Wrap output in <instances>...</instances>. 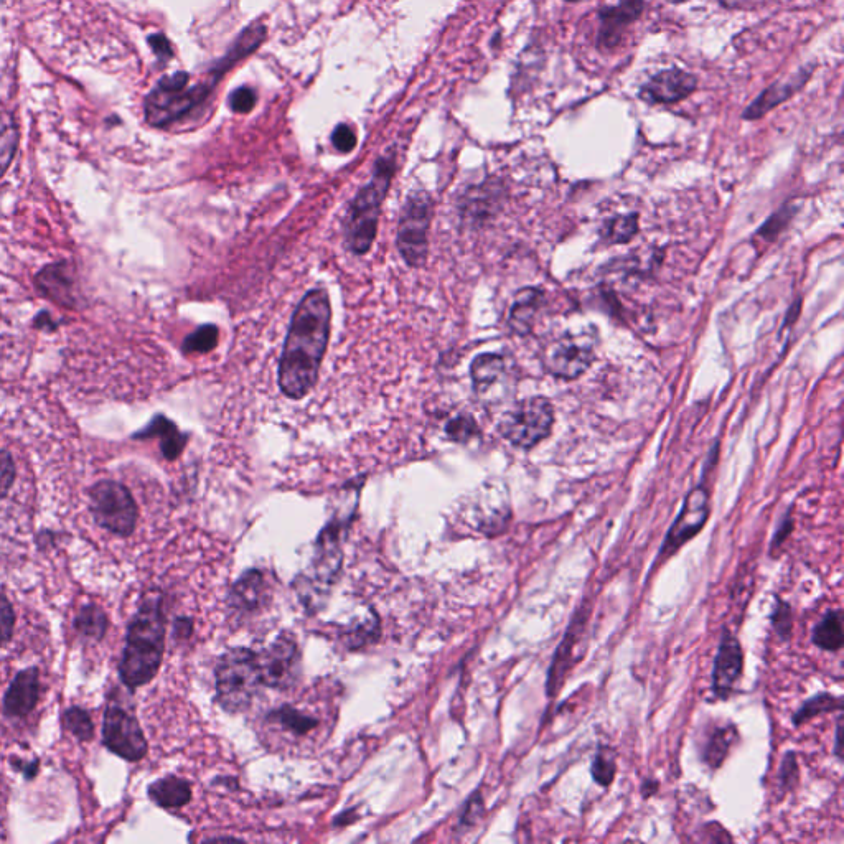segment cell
Wrapping results in <instances>:
<instances>
[{
  "label": "cell",
  "instance_id": "obj_1",
  "mask_svg": "<svg viewBox=\"0 0 844 844\" xmlns=\"http://www.w3.org/2000/svg\"><path fill=\"white\" fill-rule=\"evenodd\" d=\"M332 307L322 289L310 291L292 317L279 365V386L287 398L302 399L319 378L329 343Z\"/></svg>",
  "mask_w": 844,
  "mask_h": 844
},
{
  "label": "cell",
  "instance_id": "obj_2",
  "mask_svg": "<svg viewBox=\"0 0 844 844\" xmlns=\"http://www.w3.org/2000/svg\"><path fill=\"white\" fill-rule=\"evenodd\" d=\"M165 648V617L160 597L141 605L127 632L122 653L121 678L129 688H139L157 675Z\"/></svg>",
  "mask_w": 844,
  "mask_h": 844
},
{
  "label": "cell",
  "instance_id": "obj_3",
  "mask_svg": "<svg viewBox=\"0 0 844 844\" xmlns=\"http://www.w3.org/2000/svg\"><path fill=\"white\" fill-rule=\"evenodd\" d=\"M394 169H396V164L393 157H383L378 160L375 174L370 182L358 192L350 205L347 223H345V235H347L348 246L355 254H365L375 241L378 216L390 188Z\"/></svg>",
  "mask_w": 844,
  "mask_h": 844
},
{
  "label": "cell",
  "instance_id": "obj_4",
  "mask_svg": "<svg viewBox=\"0 0 844 844\" xmlns=\"http://www.w3.org/2000/svg\"><path fill=\"white\" fill-rule=\"evenodd\" d=\"M190 76L188 73H175L172 76H164L155 86L154 91L146 99L147 121L155 127H167L180 119L187 118L192 114L193 109L207 103L208 96L215 90L216 83L220 81L218 76L210 71L208 80L198 85L188 86Z\"/></svg>",
  "mask_w": 844,
  "mask_h": 844
},
{
  "label": "cell",
  "instance_id": "obj_5",
  "mask_svg": "<svg viewBox=\"0 0 844 844\" xmlns=\"http://www.w3.org/2000/svg\"><path fill=\"white\" fill-rule=\"evenodd\" d=\"M261 686L258 653L249 648H233L221 657L216 668V696L221 708L230 713L246 711Z\"/></svg>",
  "mask_w": 844,
  "mask_h": 844
},
{
  "label": "cell",
  "instance_id": "obj_6",
  "mask_svg": "<svg viewBox=\"0 0 844 844\" xmlns=\"http://www.w3.org/2000/svg\"><path fill=\"white\" fill-rule=\"evenodd\" d=\"M553 404L546 398H530L516 404L500 422V432L520 449H531L553 431Z\"/></svg>",
  "mask_w": 844,
  "mask_h": 844
},
{
  "label": "cell",
  "instance_id": "obj_7",
  "mask_svg": "<svg viewBox=\"0 0 844 844\" xmlns=\"http://www.w3.org/2000/svg\"><path fill=\"white\" fill-rule=\"evenodd\" d=\"M90 502L93 518L104 530L129 536L136 528L139 510L131 492L121 483L113 480L96 483L91 488Z\"/></svg>",
  "mask_w": 844,
  "mask_h": 844
},
{
  "label": "cell",
  "instance_id": "obj_8",
  "mask_svg": "<svg viewBox=\"0 0 844 844\" xmlns=\"http://www.w3.org/2000/svg\"><path fill=\"white\" fill-rule=\"evenodd\" d=\"M431 208V198L422 192L411 193L404 203L399 220L398 246L409 266H419L426 259Z\"/></svg>",
  "mask_w": 844,
  "mask_h": 844
},
{
  "label": "cell",
  "instance_id": "obj_9",
  "mask_svg": "<svg viewBox=\"0 0 844 844\" xmlns=\"http://www.w3.org/2000/svg\"><path fill=\"white\" fill-rule=\"evenodd\" d=\"M258 662L263 685L274 690H289L296 686L301 676V650L287 633H282L271 647L258 653Z\"/></svg>",
  "mask_w": 844,
  "mask_h": 844
},
{
  "label": "cell",
  "instance_id": "obj_10",
  "mask_svg": "<svg viewBox=\"0 0 844 844\" xmlns=\"http://www.w3.org/2000/svg\"><path fill=\"white\" fill-rule=\"evenodd\" d=\"M709 513H711L709 490L704 485H698L688 493L680 515L676 516L670 531L666 533L658 559L665 561L671 558L678 549L683 548L688 541L693 540L694 536L699 535L708 521Z\"/></svg>",
  "mask_w": 844,
  "mask_h": 844
},
{
  "label": "cell",
  "instance_id": "obj_11",
  "mask_svg": "<svg viewBox=\"0 0 844 844\" xmlns=\"http://www.w3.org/2000/svg\"><path fill=\"white\" fill-rule=\"evenodd\" d=\"M104 746L122 759L137 762L147 754V742L141 726L132 714L119 706H109L104 714Z\"/></svg>",
  "mask_w": 844,
  "mask_h": 844
},
{
  "label": "cell",
  "instance_id": "obj_12",
  "mask_svg": "<svg viewBox=\"0 0 844 844\" xmlns=\"http://www.w3.org/2000/svg\"><path fill=\"white\" fill-rule=\"evenodd\" d=\"M596 353L587 337H561L544 350L543 362L551 375L574 380L589 370Z\"/></svg>",
  "mask_w": 844,
  "mask_h": 844
},
{
  "label": "cell",
  "instance_id": "obj_13",
  "mask_svg": "<svg viewBox=\"0 0 844 844\" xmlns=\"http://www.w3.org/2000/svg\"><path fill=\"white\" fill-rule=\"evenodd\" d=\"M698 90V76L673 66L650 76L638 90V98L650 106H671L690 98Z\"/></svg>",
  "mask_w": 844,
  "mask_h": 844
},
{
  "label": "cell",
  "instance_id": "obj_14",
  "mask_svg": "<svg viewBox=\"0 0 844 844\" xmlns=\"http://www.w3.org/2000/svg\"><path fill=\"white\" fill-rule=\"evenodd\" d=\"M591 614V607L582 605L577 609L571 624H569L563 642L559 643L558 650L554 653L553 663L549 666L548 681H546V693L549 698H554L563 688L564 681L568 678L569 670L579 662L577 650L581 647V640L586 635L587 620Z\"/></svg>",
  "mask_w": 844,
  "mask_h": 844
},
{
  "label": "cell",
  "instance_id": "obj_15",
  "mask_svg": "<svg viewBox=\"0 0 844 844\" xmlns=\"http://www.w3.org/2000/svg\"><path fill=\"white\" fill-rule=\"evenodd\" d=\"M645 10V0H619L615 5H604L597 12L596 47L601 52H612L619 47L627 30L640 20Z\"/></svg>",
  "mask_w": 844,
  "mask_h": 844
},
{
  "label": "cell",
  "instance_id": "obj_16",
  "mask_svg": "<svg viewBox=\"0 0 844 844\" xmlns=\"http://www.w3.org/2000/svg\"><path fill=\"white\" fill-rule=\"evenodd\" d=\"M815 70V65L802 66L800 70L795 71L788 78L774 81L772 85L760 91L759 96L754 101L749 103V106L742 113V119L744 121H760L764 116L772 113L775 108L787 103L788 99H792L795 94L800 93L805 88Z\"/></svg>",
  "mask_w": 844,
  "mask_h": 844
},
{
  "label": "cell",
  "instance_id": "obj_17",
  "mask_svg": "<svg viewBox=\"0 0 844 844\" xmlns=\"http://www.w3.org/2000/svg\"><path fill=\"white\" fill-rule=\"evenodd\" d=\"M744 671V650L734 633L724 629L714 660L713 693L718 699H729Z\"/></svg>",
  "mask_w": 844,
  "mask_h": 844
},
{
  "label": "cell",
  "instance_id": "obj_18",
  "mask_svg": "<svg viewBox=\"0 0 844 844\" xmlns=\"http://www.w3.org/2000/svg\"><path fill=\"white\" fill-rule=\"evenodd\" d=\"M40 694V681L38 671L35 668L20 671L12 681L9 691L5 693L4 708L9 716H25L29 714L38 703Z\"/></svg>",
  "mask_w": 844,
  "mask_h": 844
},
{
  "label": "cell",
  "instance_id": "obj_19",
  "mask_svg": "<svg viewBox=\"0 0 844 844\" xmlns=\"http://www.w3.org/2000/svg\"><path fill=\"white\" fill-rule=\"evenodd\" d=\"M474 388L480 396H490L495 388L507 386L508 366L505 358L495 353H485L475 358L470 368Z\"/></svg>",
  "mask_w": 844,
  "mask_h": 844
},
{
  "label": "cell",
  "instance_id": "obj_20",
  "mask_svg": "<svg viewBox=\"0 0 844 844\" xmlns=\"http://www.w3.org/2000/svg\"><path fill=\"white\" fill-rule=\"evenodd\" d=\"M269 597V581L258 569L248 571L231 589L230 602L241 612L258 610Z\"/></svg>",
  "mask_w": 844,
  "mask_h": 844
},
{
  "label": "cell",
  "instance_id": "obj_21",
  "mask_svg": "<svg viewBox=\"0 0 844 844\" xmlns=\"http://www.w3.org/2000/svg\"><path fill=\"white\" fill-rule=\"evenodd\" d=\"M543 304V292L538 289H523L515 296L508 324L518 335H528L535 327L536 317Z\"/></svg>",
  "mask_w": 844,
  "mask_h": 844
},
{
  "label": "cell",
  "instance_id": "obj_22",
  "mask_svg": "<svg viewBox=\"0 0 844 844\" xmlns=\"http://www.w3.org/2000/svg\"><path fill=\"white\" fill-rule=\"evenodd\" d=\"M134 437L136 439L157 437V439H160L162 454H164L165 459L169 460L177 459L187 446V436H183L174 422L169 421L165 416H160V414L152 419L151 424L144 431L139 432Z\"/></svg>",
  "mask_w": 844,
  "mask_h": 844
},
{
  "label": "cell",
  "instance_id": "obj_23",
  "mask_svg": "<svg viewBox=\"0 0 844 844\" xmlns=\"http://www.w3.org/2000/svg\"><path fill=\"white\" fill-rule=\"evenodd\" d=\"M149 797L159 807L179 808L190 802L192 790H190V784H188L187 780L170 775V777L157 780L155 784L151 785V788H149Z\"/></svg>",
  "mask_w": 844,
  "mask_h": 844
},
{
  "label": "cell",
  "instance_id": "obj_24",
  "mask_svg": "<svg viewBox=\"0 0 844 844\" xmlns=\"http://www.w3.org/2000/svg\"><path fill=\"white\" fill-rule=\"evenodd\" d=\"M812 642L825 652H840L844 643L843 612L840 609L830 610L823 619L815 625Z\"/></svg>",
  "mask_w": 844,
  "mask_h": 844
},
{
  "label": "cell",
  "instance_id": "obj_25",
  "mask_svg": "<svg viewBox=\"0 0 844 844\" xmlns=\"http://www.w3.org/2000/svg\"><path fill=\"white\" fill-rule=\"evenodd\" d=\"M269 723L281 727L282 731L294 737H305L320 726V719L294 706H284L269 716Z\"/></svg>",
  "mask_w": 844,
  "mask_h": 844
},
{
  "label": "cell",
  "instance_id": "obj_26",
  "mask_svg": "<svg viewBox=\"0 0 844 844\" xmlns=\"http://www.w3.org/2000/svg\"><path fill=\"white\" fill-rule=\"evenodd\" d=\"M736 741L737 729L732 724L714 729L703 752V760L709 769L718 770L724 764Z\"/></svg>",
  "mask_w": 844,
  "mask_h": 844
},
{
  "label": "cell",
  "instance_id": "obj_27",
  "mask_svg": "<svg viewBox=\"0 0 844 844\" xmlns=\"http://www.w3.org/2000/svg\"><path fill=\"white\" fill-rule=\"evenodd\" d=\"M19 144V127L14 114L0 104V179L7 172Z\"/></svg>",
  "mask_w": 844,
  "mask_h": 844
},
{
  "label": "cell",
  "instance_id": "obj_28",
  "mask_svg": "<svg viewBox=\"0 0 844 844\" xmlns=\"http://www.w3.org/2000/svg\"><path fill=\"white\" fill-rule=\"evenodd\" d=\"M841 711H843V699L840 696L830 693L815 694L798 708L793 716V724L797 727L802 726L820 714L841 713Z\"/></svg>",
  "mask_w": 844,
  "mask_h": 844
},
{
  "label": "cell",
  "instance_id": "obj_29",
  "mask_svg": "<svg viewBox=\"0 0 844 844\" xmlns=\"http://www.w3.org/2000/svg\"><path fill=\"white\" fill-rule=\"evenodd\" d=\"M38 287L48 294L50 299H55L65 305L71 304V281L68 279L65 266L45 269L38 276Z\"/></svg>",
  "mask_w": 844,
  "mask_h": 844
},
{
  "label": "cell",
  "instance_id": "obj_30",
  "mask_svg": "<svg viewBox=\"0 0 844 844\" xmlns=\"http://www.w3.org/2000/svg\"><path fill=\"white\" fill-rule=\"evenodd\" d=\"M76 629L81 633H85L88 637L99 638L104 637V633L108 630V617L103 610L99 609L98 605H86L81 609L78 619H76Z\"/></svg>",
  "mask_w": 844,
  "mask_h": 844
},
{
  "label": "cell",
  "instance_id": "obj_31",
  "mask_svg": "<svg viewBox=\"0 0 844 844\" xmlns=\"http://www.w3.org/2000/svg\"><path fill=\"white\" fill-rule=\"evenodd\" d=\"M591 775L599 787H610L617 775V762L614 751L601 747L592 760Z\"/></svg>",
  "mask_w": 844,
  "mask_h": 844
},
{
  "label": "cell",
  "instance_id": "obj_32",
  "mask_svg": "<svg viewBox=\"0 0 844 844\" xmlns=\"http://www.w3.org/2000/svg\"><path fill=\"white\" fill-rule=\"evenodd\" d=\"M637 231V215L619 216V218L607 223L604 238L609 244L627 243V241L632 240L633 236L637 235Z\"/></svg>",
  "mask_w": 844,
  "mask_h": 844
},
{
  "label": "cell",
  "instance_id": "obj_33",
  "mask_svg": "<svg viewBox=\"0 0 844 844\" xmlns=\"http://www.w3.org/2000/svg\"><path fill=\"white\" fill-rule=\"evenodd\" d=\"M216 343H218V329L215 325H205L187 337V340L183 342V352L208 353L216 347Z\"/></svg>",
  "mask_w": 844,
  "mask_h": 844
},
{
  "label": "cell",
  "instance_id": "obj_34",
  "mask_svg": "<svg viewBox=\"0 0 844 844\" xmlns=\"http://www.w3.org/2000/svg\"><path fill=\"white\" fill-rule=\"evenodd\" d=\"M66 727L75 734L80 741H90L93 737V723L85 709L70 708L65 713Z\"/></svg>",
  "mask_w": 844,
  "mask_h": 844
},
{
  "label": "cell",
  "instance_id": "obj_35",
  "mask_svg": "<svg viewBox=\"0 0 844 844\" xmlns=\"http://www.w3.org/2000/svg\"><path fill=\"white\" fill-rule=\"evenodd\" d=\"M772 627L779 635L782 642H788L793 632L792 607L787 602L775 599L774 614H772Z\"/></svg>",
  "mask_w": 844,
  "mask_h": 844
},
{
  "label": "cell",
  "instance_id": "obj_36",
  "mask_svg": "<svg viewBox=\"0 0 844 844\" xmlns=\"http://www.w3.org/2000/svg\"><path fill=\"white\" fill-rule=\"evenodd\" d=\"M798 780H800V769H798L797 754L793 751H788L782 759L779 772L780 792H792L793 788L797 787Z\"/></svg>",
  "mask_w": 844,
  "mask_h": 844
},
{
  "label": "cell",
  "instance_id": "obj_37",
  "mask_svg": "<svg viewBox=\"0 0 844 844\" xmlns=\"http://www.w3.org/2000/svg\"><path fill=\"white\" fill-rule=\"evenodd\" d=\"M447 434L454 441L465 442L477 434V424L469 416H459L447 424Z\"/></svg>",
  "mask_w": 844,
  "mask_h": 844
},
{
  "label": "cell",
  "instance_id": "obj_38",
  "mask_svg": "<svg viewBox=\"0 0 844 844\" xmlns=\"http://www.w3.org/2000/svg\"><path fill=\"white\" fill-rule=\"evenodd\" d=\"M15 614L4 594H0V647L10 642L14 633Z\"/></svg>",
  "mask_w": 844,
  "mask_h": 844
},
{
  "label": "cell",
  "instance_id": "obj_39",
  "mask_svg": "<svg viewBox=\"0 0 844 844\" xmlns=\"http://www.w3.org/2000/svg\"><path fill=\"white\" fill-rule=\"evenodd\" d=\"M258 96L251 88H238L230 96V108L238 114H246L253 111Z\"/></svg>",
  "mask_w": 844,
  "mask_h": 844
},
{
  "label": "cell",
  "instance_id": "obj_40",
  "mask_svg": "<svg viewBox=\"0 0 844 844\" xmlns=\"http://www.w3.org/2000/svg\"><path fill=\"white\" fill-rule=\"evenodd\" d=\"M332 142L338 152L347 154V152H352L355 146H357V134L347 124H340L333 131Z\"/></svg>",
  "mask_w": 844,
  "mask_h": 844
},
{
  "label": "cell",
  "instance_id": "obj_41",
  "mask_svg": "<svg viewBox=\"0 0 844 844\" xmlns=\"http://www.w3.org/2000/svg\"><path fill=\"white\" fill-rule=\"evenodd\" d=\"M15 480L14 460L9 452L0 451V498L9 493L10 487Z\"/></svg>",
  "mask_w": 844,
  "mask_h": 844
},
{
  "label": "cell",
  "instance_id": "obj_42",
  "mask_svg": "<svg viewBox=\"0 0 844 844\" xmlns=\"http://www.w3.org/2000/svg\"><path fill=\"white\" fill-rule=\"evenodd\" d=\"M793 526H795V521H793L792 516H784V520L780 523L779 530L775 531L774 538H772V544H770V554H772V556H775L777 549L784 546L785 541L788 540V536L792 535Z\"/></svg>",
  "mask_w": 844,
  "mask_h": 844
},
{
  "label": "cell",
  "instance_id": "obj_43",
  "mask_svg": "<svg viewBox=\"0 0 844 844\" xmlns=\"http://www.w3.org/2000/svg\"><path fill=\"white\" fill-rule=\"evenodd\" d=\"M151 43L152 47L155 48V52L159 53V55H164V57L167 58L172 57V48H170L169 42H167V38L152 37Z\"/></svg>",
  "mask_w": 844,
  "mask_h": 844
},
{
  "label": "cell",
  "instance_id": "obj_44",
  "mask_svg": "<svg viewBox=\"0 0 844 844\" xmlns=\"http://www.w3.org/2000/svg\"><path fill=\"white\" fill-rule=\"evenodd\" d=\"M841 731H843V714L840 713L838 716V723H836V734H835V755L838 759L841 760V741H843V737H841Z\"/></svg>",
  "mask_w": 844,
  "mask_h": 844
},
{
  "label": "cell",
  "instance_id": "obj_45",
  "mask_svg": "<svg viewBox=\"0 0 844 844\" xmlns=\"http://www.w3.org/2000/svg\"><path fill=\"white\" fill-rule=\"evenodd\" d=\"M724 9H744L751 0H718Z\"/></svg>",
  "mask_w": 844,
  "mask_h": 844
},
{
  "label": "cell",
  "instance_id": "obj_46",
  "mask_svg": "<svg viewBox=\"0 0 844 844\" xmlns=\"http://www.w3.org/2000/svg\"><path fill=\"white\" fill-rule=\"evenodd\" d=\"M657 790H658V782H655V780L648 779V780H645V782H643V787H642L643 797H645V798L652 797V795H655V793H657Z\"/></svg>",
  "mask_w": 844,
  "mask_h": 844
},
{
  "label": "cell",
  "instance_id": "obj_47",
  "mask_svg": "<svg viewBox=\"0 0 844 844\" xmlns=\"http://www.w3.org/2000/svg\"><path fill=\"white\" fill-rule=\"evenodd\" d=\"M670 2H675V4H683V2H688V0H670Z\"/></svg>",
  "mask_w": 844,
  "mask_h": 844
},
{
  "label": "cell",
  "instance_id": "obj_48",
  "mask_svg": "<svg viewBox=\"0 0 844 844\" xmlns=\"http://www.w3.org/2000/svg\"><path fill=\"white\" fill-rule=\"evenodd\" d=\"M566 2H582V0H566Z\"/></svg>",
  "mask_w": 844,
  "mask_h": 844
},
{
  "label": "cell",
  "instance_id": "obj_49",
  "mask_svg": "<svg viewBox=\"0 0 844 844\" xmlns=\"http://www.w3.org/2000/svg\"><path fill=\"white\" fill-rule=\"evenodd\" d=\"M0 798H2V793H0Z\"/></svg>",
  "mask_w": 844,
  "mask_h": 844
}]
</instances>
